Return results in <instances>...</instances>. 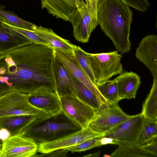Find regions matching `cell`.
Returning <instances> with one entry per match:
<instances>
[{"label": "cell", "instance_id": "9a60e30c", "mask_svg": "<svg viewBox=\"0 0 157 157\" xmlns=\"http://www.w3.org/2000/svg\"><path fill=\"white\" fill-rule=\"evenodd\" d=\"M33 43L22 34L7 26L0 18V55Z\"/></svg>", "mask_w": 157, "mask_h": 157}, {"label": "cell", "instance_id": "4dcf8cb0", "mask_svg": "<svg viewBox=\"0 0 157 157\" xmlns=\"http://www.w3.org/2000/svg\"><path fill=\"white\" fill-rule=\"evenodd\" d=\"M140 147L144 150L152 155L154 157L157 156V137L150 141L141 145Z\"/></svg>", "mask_w": 157, "mask_h": 157}, {"label": "cell", "instance_id": "2e32d148", "mask_svg": "<svg viewBox=\"0 0 157 157\" xmlns=\"http://www.w3.org/2000/svg\"><path fill=\"white\" fill-rule=\"evenodd\" d=\"M116 82L120 101L135 98L141 84L140 76L132 71H124L113 79Z\"/></svg>", "mask_w": 157, "mask_h": 157}, {"label": "cell", "instance_id": "f1b7e54d", "mask_svg": "<svg viewBox=\"0 0 157 157\" xmlns=\"http://www.w3.org/2000/svg\"><path fill=\"white\" fill-rule=\"evenodd\" d=\"M3 22L7 26L23 35L33 43L49 47L47 42L36 34L35 31L18 28L8 25Z\"/></svg>", "mask_w": 157, "mask_h": 157}, {"label": "cell", "instance_id": "8992f818", "mask_svg": "<svg viewBox=\"0 0 157 157\" xmlns=\"http://www.w3.org/2000/svg\"><path fill=\"white\" fill-rule=\"evenodd\" d=\"M87 55L96 85L123 72L122 56L117 51Z\"/></svg>", "mask_w": 157, "mask_h": 157}, {"label": "cell", "instance_id": "6da1fadb", "mask_svg": "<svg viewBox=\"0 0 157 157\" xmlns=\"http://www.w3.org/2000/svg\"><path fill=\"white\" fill-rule=\"evenodd\" d=\"M49 47L33 43L0 55V96L12 91L29 94L40 88L56 91Z\"/></svg>", "mask_w": 157, "mask_h": 157}, {"label": "cell", "instance_id": "484cf974", "mask_svg": "<svg viewBox=\"0 0 157 157\" xmlns=\"http://www.w3.org/2000/svg\"><path fill=\"white\" fill-rule=\"evenodd\" d=\"M111 157H154L144 150L140 147L132 143L118 145L115 150L110 155Z\"/></svg>", "mask_w": 157, "mask_h": 157}, {"label": "cell", "instance_id": "e0dca14e", "mask_svg": "<svg viewBox=\"0 0 157 157\" xmlns=\"http://www.w3.org/2000/svg\"><path fill=\"white\" fill-rule=\"evenodd\" d=\"M52 71L56 92L59 96L67 95L72 92L71 91L72 83L70 72L55 54L52 64Z\"/></svg>", "mask_w": 157, "mask_h": 157}, {"label": "cell", "instance_id": "3957f363", "mask_svg": "<svg viewBox=\"0 0 157 157\" xmlns=\"http://www.w3.org/2000/svg\"><path fill=\"white\" fill-rule=\"evenodd\" d=\"M82 129L62 112L56 115L35 119L21 133L38 144L54 141Z\"/></svg>", "mask_w": 157, "mask_h": 157}, {"label": "cell", "instance_id": "8d00e7d4", "mask_svg": "<svg viewBox=\"0 0 157 157\" xmlns=\"http://www.w3.org/2000/svg\"><path fill=\"white\" fill-rule=\"evenodd\" d=\"M0 152H1V150H0Z\"/></svg>", "mask_w": 157, "mask_h": 157}, {"label": "cell", "instance_id": "f546056e", "mask_svg": "<svg viewBox=\"0 0 157 157\" xmlns=\"http://www.w3.org/2000/svg\"><path fill=\"white\" fill-rule=\"evenodd\" d=\"M129 6L141 11L145 12L150 5L147 0H121Z\"/></svg>", "mask_w": 157, "mask_h": 157}, {"label": "cell", "instance_id": "ba28073f", "mask_svg": "<svg viewBox=\"0 0 157 157\" xmlns=\"http://www.w3.org/2000/svg\"><path fill=\"white\" fill-rule=\"evenodd\" d=\"M132 116L125 113L118 104L113 105H105L98 111L95 117L87 127L94 132L105 133Z\"/></svg>", "mask_w": 157, "mask_h": 157}, {"label": "cell", "instance_id": "e575fe53", "mask_svg": "<svg viewBox=\"0 0 157 157\" xmlns=\"http://www.w3.org/2000/svg\"><path fill=\"white\" fill-rule=\"evenodd\" d=\"M2 141L0 140V150H1L2 146Z\"/></svg>", "mask_w": 157, "mask_h": 157}, {"label": "cell", "instance_id": "7c38bea8", "mask_svg": "<svg viewBox=\"0 0 157 157\" xmlns=\"http://www.w3.org/2000/svg\"><path fill=\"white\" fill-rule=\"evenodd\" d=\"M28 101L32 105L44 111L51 116L62 112L60 97L56 91L39 88L29 94Z\"/></svg>", "mask_w": 157, "mask_h": 157}, {"label": "cell", "instance_id": "7402d4cb", "mask_svg": "<svg viewBox=\"0 0 157 157\" xmlns=\"http://www.w3.org/2000/svg\"><path fill=\"white\" fill-rule=\"evenodd\" d=\"M141 113L144 118L157 120V78H153L152 87L143 105Z\"/></svg>", "mask_w": 157, "mask_h": 157}, {"label": "cell", "instance_id": "ffe728a7", "mask_svg": "<svg viewBox=\"0 0 157 157\" xmlns=\"http://www.w3.org/2000/svg\"><path fill=\"white\" fill-rule=\"evenodd\" d=\"M69 72L72 83L71 91L76 96L98 111L103 105H107L104 103L86 85Z\"/></svg>", "mask_w": 157, "mask_h": 157}, {"label": "cell", "instance_id": "d590c367", "mask_svg": "<svg viewBox=\"0 0 157 157\" xmlns=\"http://www.w3.org/2000/svg\"><path fill=\"white\" fill-rule=\"evenodd\" d=\"M104 157H110V155H104L103 156Z\"/></svg>", "mask_w": 157, "mask_h": 157}, {"label": "cell", "instance_id": "5bb4252c", "mask_svg": "<svg viewBox=\"0 0 157 157\" xmlns=\"http://www.w3.org/2000/svg\"><path fill=\"white\" fill-rule=\"evenodd\" d=\"M53 49L55 56L72 75L86 85L104 103L108 105L96 86L81 68L75 59L74 55H70L57 49Z\"/></svg>", "mask_w": 157, "mask_h": 157}, {"label": "cell", "instance_id": "30bf717a", "mask_svg": "<svg viewBox=\"0 0 157 157\" xmlns=\"http://www.w3.org/2000/svg\"><path fill=\"white\" fill-rule=\"evenodd\" d=\"M38 145L22 133L2 141L0 157H31L37 152Z\"/></svg>", "mask_w": 157, "mask_h": 157}, {"label": "cell", "instance_id": "8fae6325", "mask_svg": "<svg viewBox=\"0 0 157 157\" xmlns=\"http://www.w3.org/2000/svg\"><path fill=\"white\" fill-rule=\"evenodd\" d=\"M104 134V133L94 132L88 127L82 128L54 141L38 144L37 152L44 154L58 149H65Z\"/></svg>", "mask_w": 157, "mask_h": 157}, {"label": "cell", "instance_id": "ac0fdd59", "mask_svg": "<svg viewBox=\"0 0 157 157\" xmlns=\"http://www.w3.org/2000/svg\"><path fill=\"white\" fill-rule=\"evenodd\" d=\"M43 9L57 18L69 21L76 9L74 0H40Z\"/></svg>", "mask_w": 157, "mask_h": 157}, {"label": "cell", "instance_id": "44dd1931", "mask_svg": "<svg viewBox=\"0 0 157 157\" xmlns=\"http://www.w3.org/2000/svg\"><path fill=\"white\" fill-rule=\"evenodd\" d=\"M36 118L30 115H18L0 118V128H5L10 132L11 136L21 133Z\"/></svg>", "mask_w": 157, "mask_h": 157}, {"label": "cell", "instance_id": "277c9868", "mask_svg": "<svg viewBox=\"0 0 157 157\" xmlns=\"http://www.w3.org/2000/svg\"><path fill=\"white\" fill-rule=\"evenodd\" d=\"M98 0H74L76 9L70 18L73 35L78 41L87 42L94 30L98 25L97 18Z\"/></svg>", "mask_w": 157, "mask_h": 157}, {"label": "cell", "instance_id": "52a82bcc", "mask_svg": "<svg viewBox=\"0 0 157 157\" xmlns=\"http://www.w3.org/2000/svg\"><path fill=\"white\" fill-rule=\"evenodd\" d=\"M59 97L62 112L82 128H87L95 117L98 110L79 99L73 92Z\"/></svg>", "mask_w": 157, "mask_h": 157}, {"label": "cell", "instance_id": "d6a6232c", "mask_svg": "<svg viewBox=\"0 0 157 157\" xmlns=\"http://www.w3.org/2000/svg\"><path fill=\"white\" fill-rule=\"evenodd\" d=\"M11 136L10 133L7 129L5 128H0V140H6Z\"/></svg>", "mask_w": 157, "mask_h": 157}, {"label": "cell", "instance_id": "4fadbf2b", "mask_svg": "<svg viewBox=\"0 0 157 157\" xmlns=\"http://www.w3.org/2000/svg\"><path fill=\"white\" fill-rule=\"evenodd\" d=\"M136 58L148 68L153 78H157V36L151 34L143 38L136 48Z\"/></svg>", "mask_w": 157, "mask_h": 157}, {"label": "cell", "instance_id": "4316f807", "mask_svg": "<svg viewBox=\"0 0 157 157\" xmlns=\"http://www.w3.org/2000/svg\"><path fill=\"white\" fill-rule=\"evenodd\" d=\"M74 55L75 59L81 68L96 85L95 79L87 58V52L79 46H76L74 50Z\"/></svg>", "mask_w": 157, "mask_h": 157}, {"label": "cell", "instance_id": "603a6c76", "mask_svg": "<svg viewBox=\"0 0 157 157\" xmlns=\"http://www.w3.org/2000/svg\"><path fill=\"white\" fill-rule=\"evenodd\" d=\"M157 137V120L143 117L141 131L136 140L132 144L140 147Z\"/></svg>", "mask_w": 157, "mask_h": 157}, {"label": "cell", "instance_id": "1f68e13d", "mask_svg": "<svg viewBox=\"0 0 157 157\" xmlns=\"http://www.w3.org/2000/svg\"><path fill=\"white\" fill-rule=\"evenodd\" d=\"M68 151L65 149H58L47 153L36 154L33 157H66Z\"/></svg>", "mask_w": 157, "mask_h": 157}, {"label": "cell", "instance_id": "836d02e7", "mask_svg": "<svg viewBox=\"0 0 157 157\" xmlns=\"http://www.w3.org/2000/svg\"><path fill=\"white\" fill-rule=\"evenodd\" d=\"M100 154V152L98 151L94 153L88 154L83 156V157H98Z\"/></svg>", "mask_w": 157, "mask_h": 157}, {"label": "cell", "instance_id": "9c48e42d", "mask_svg": "<svg viewBox=\"0 0 157 157\" xmlns=\"http://www.w3.org/2000/svg\"><path fill=\"white\" fill-rule=\"evenodd\" d=\"M143 120L141 113L132 115L129 119L105 132L101 136L113 139L114 144L118 145L133 143L139 134Z\"/></svg>", "mask_w": 157, "mask_h": 157}, {"label": "cell", "instance_id": "83f0119b", "mask_svg": "<svg viewBox=\"0 0 157 157\" xmlns=\"http://www.w3.org/2000/svg\"><path fill=\"white\" fill-rule=\"evenodd\" d=\"M101 136L96 137L88 139L77 145L65 148V149L73 153L80 152L99 147V141Z\"/></svg>", "mask_w": 157, "mask_h": 157}, {"label": "cell", "instance_id": "5b68a950", "mask_svg": "<svg viewBox=\"0 0 157 157\" xmlns=\"http://www.w3.org/2000/svg\"><path fill=\"white\" fill-rule=\"evenodd\" d=\"M29 94L16 91L0 96V118L18 115H30L36 118L47 117L50 115L38 108L28 101Z\"/></svg>", "mask_w": 157, "mask_h": 157}, {"label": "cell", "instance_id": "7a4b0ae2", "mask_svg": "<svg viewBox=\"0 0 157 157\" xmlns=\"http://www.w3.org/2000/svg\"><path fill=\"white\" fill-rule=\"evenodd\" d=\"M132 13L129 6L121 0H98L97 18L104 33L121 54L131 49L129 40Z\"/></svg>", "mask_w": 157, "mask_h": 157}, {"label": "cell", "instance_id": "d6986e66", "mask_svg": "<svg viewBox=\"0 0 157 157\" xmlns=\"http://www.w3.org/2000/svg\"><path fill=\"white\" fill-rule=\"evenodd\" d=\"M35 32L45 40L52 49L59 50L70 55H74V50L76 46L58 35L51 29L40 26L38 27Z\"/></svg>", "mask_w": 157, "mask_h": 157}, {"label": "cell", "instance_id": "d4e9b609", "mask_svg": "<svg viewBox=\"0 0 157 157\" xmlns=\"http://www.w3.org/2000/svg\"><path fill=\"white\" fill-rule=\"evenodd\" d=\"M98 91L107 104L113 105L120 101L116 83L113 80H108L96 85Z\"/></svg>", "mask_w": 157, "mask_h": 157}, {"label": "cell", "instance_id": "cb8c5ba5", "mask_svg": "<svg viewBox=\"0 0 157 157\" xmlns=\"http://www.w3.org/2000/svg\"><path fill=\"white\" fill-rule=\"evenodd\" d=\"M5 8L0 5V18L3 22L21 29L32 31L36 30L38 26L36 25L21 19L13 12L5 10Z\"/></svg>", "mask_w": 157, "mask_h": 157}]
</instances>
